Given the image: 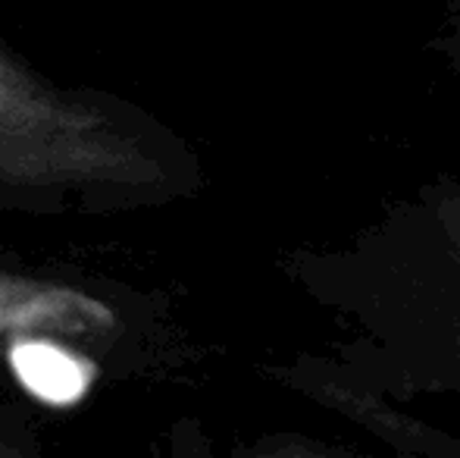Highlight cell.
Listing matches in <instances>:
<instances>
[{
	"instance_id": "4",
	"label": "cell",
	"mask_w": 460,
	"mask_h": 458,
	"mask_svg": "<svg viewBox=\"0 0 460 458\" xmlns=\"http://www.w3.org/2000/svg\"><path fill=\"white\" fill-rule=\"evenodd\" d=\"M6 361H10V343H4V339H0V371L6 367Z\"/></svg>"
},
{
	"instance_id": "2",
	"label": "cell",
	"mask_w": 460,
	"mask_h": 458,
	"mask_svg": "<svg viewBox=\"0 0 460 458\" xmlns=\"http://www.w3.org/2000/svg\"><path fill=\"white\" fill-rule=\"evenodd\" d=\"M122 330L119 308L79 283L0 267V339L4 343L97 346Z\"/></svg>"
},
{
	"instance_id": "1",
	"label": "cell",
	"mask_w": 460,
	"mask_h": 458,
	"mask_svg": "<svg viewBox=\"0 0 460 458\" xmlns=\"http://www.w3.org/2000/svg\"><path fill=\"white\" fill-rule=\"evenodd\" d=\"M176 185L179 145L145 107L63 85L0 41V214H141Z\"/></svg>"
},
{
	"instance_id": "3",
	"label": "cell",
	"mask_w": 460,
	"mask_h": 458,
	"mask_svg": "<svg viewBox=\"0 0 460 458\" xmlns=\"http://www.w3.org/2000/svg\"><path fill=\"white\" fill-rule=\"evenodd\" d=\"M0 458H41L38 424L25 405H0Z\"/></svg>"
}]
</instances>
